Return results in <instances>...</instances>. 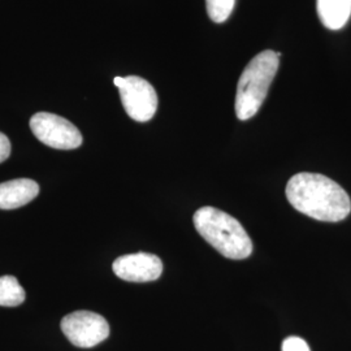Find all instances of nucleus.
Listing matches in <instances>:
<instances>
[{
	"label": "nucleus",
	"mask_w": 351,
	"mask_h": 351,
	"mask_svg": "<svg viewBox=\"0 0 351 351\" xmlns=\"http://www.w3.org/2000/svg\"><path fill=\"white\" fill-rule=\"evenodd\" d=\"M289 203L300 213L319 221L337 223L349 216V194L339 184L319 173H298L285 190Z\"/></svg>",
	"instance_id": "f257e3e1"
},
{
	"label": "nucleus",
	"mask_w": 351,
	"mask_h": 351,
	"mask_svg": "<svg viewBox=\"0 0 351 351\" xmlns=\"http://www.w3.org/2000/svg\"><path fill=\"white\" fill-rule=\"evenodd\" d=\"M193 221L206 242L226 258L241 261L250 256L251 239L239 220L229 213L213 207H202L194 213Z\"/></svg>",
	"instance_id": "f03ea898"
},
{
	"label": "nucleus",
	"mask_w": 351,
	"mask_h": 351,
	"mask_svg": "<svg viewBox=\"0 0 351 351\" xmlns=\"http://www.w3.org/2000/svg\"><path fill=\"white\" fill-rule=\"evenodd\" d=\"M280 65V53L265 50L258 53L239 77L236 114L246 121L261 110Z\"/></svg>",
	"instance_id": "7ed1b4c3"
},
{
	"label": "nucleus",
	"mask_w": 351,
	"mask_h": 351,
	"mask_svg": "<svg viewBox=\"0 0 351 351\" xmlns=\"http://www.w3.org/2000/svg\"><path fill=\"white\" fill-rule=\"evenodd\" d=\"M114 86L120 90L124 110L138 123L150 121L158 110V94L150 82L138 75L114 77Z\"/></svg>",
	"instance_id": "20e7f679"
},
{
	"label": "nucleus",
	"mask_w": 351,
	"mask_h": 351,
	"mask_svg": "<svg viewBox=\"0 0 351 351\" xmlns=\"http://www.w3.org/2000/svg\"><path fill=\"white\" fill-rule=\"evenodd\" d=\"M30 129L43 145L56 150H75L84 142L81 132L71 121L53 113H36L30 119Z\"/></svg>",
	"instance_id": "39448f33"
},
{
	"label": "nucleus",
	"mask_w": 351,
	"mask_h": 351,
	"mask_svg": "<svg viewBox=\"0 0 351 351\" xmlns=\"http://www.w3.org/2000/svg\"><path fill=\"white\" fill-rule=\"evenodd\" d=\"M62 330L72 345L90 349L99 345L110 336V326L99 314L91 311H75L64 316Z\"/></svg>",
	"instance_id": "423d86ee"
},
{
	"label": "nucleus",
	"mask_w": 351,
	"mask_h": 351,
	"mask_svg": "<svg viewBox=\"0 0 351 351\" xmlns=\"http://www.w3.org/2000/svg\"><path fill=\"white\" fill-rule=\"evenodd\" d=\"M112 269L116 276L129 282H149L162 276L163 263L154 254L137 252L117 258Z\"/></svg>",
	"instance_id": "0eeeda50"
},
{
	"label": "nucleus",
	"mask_w": 351,
	"mask_h": 351,
	"mask_svg": "<svg viewBox=\"0 0 351 351\" xmlns=\"http://www.w3.org/2000/svg\"><path fill=\"white\" fill-rule=\"evenodd\" d=\"M39 185L30 178H16L0 184V210H14L33 201Z\"/></svg>",
	"instance_id": "6e6552de"
},
{
	"label": "nucleus",
	"mask_w": 351,
	"mask_h": 351,
	"mask_svg": "<svg viewBox=\"0 0 351 351\" xmlns=\"http://www.w3.org/2000/svg\"><path fill=\"white\" fill-rule=\"evenodd\" d=\"M317 14L322 24L330 30H339L351 16V0H317Z\"/></svg>",
	"instance_id": "1a4fd4ad"
},
{
	"label": "nucleus",
	"mask_w": 351,
	"mask_h": 351,
	"mask_svg": "<svg viewBox=\"0 0 351 351\" xmlns=\"http://www.w3.org/2000/svg\"><path fill=\"white\" fill-rule=\"evenodd\" d=\"M25 298V290L16 277H0V306L17 307L24 303Z\"/></svg>",
	"instance_id": "9d476101"
},
{
	"label": "nucleus",
	"mask_w": 351,
	"mask_h": 351,
	"mask_svg": "<svg viewBox=\"0 0 351 351\" xmlns=\"http://www.w3.org/2000/svg\"><path fill=\"white\" fill-rule=\"evenodd\" d=\"M236 0H206L207 13L213 23H224L234 8Z\"/></svg>",
	"instance_id": "9b49d317"
},
{
	"label": "nucleus",
	"mask_w": 351,
	"mask_h": 351,
	"mask_svg": "<svg viewBox=\"0 0 351 351\" xmlns=\"http://www.w3.org/2000/svg\"><path fill=\"white\" fill-rule=\"evenodd\" d=\"M281 351H311L308 343L301 339V337H295V336H290L288 339H284L282 345H281Z\"/></svg>",
	"instance_id": "f8f14e48"
},
{
	"label": "nucleus",
	"mask_w": 351,
	"mask_h": 351,
	"mask_svg": "<svg viewBox=\"0 0 351 351\" xmlns=\"http://www.w3.org/2000/svg\"><path fill=\"white\" fill-rule=\"evenodd\" d=\"M11 155V142L5 134L0 132V163L5 162Z\"/></svg>",
	"instance_id": "ddd939ff"
}]
</instances>
